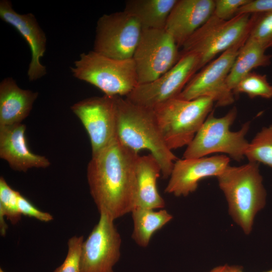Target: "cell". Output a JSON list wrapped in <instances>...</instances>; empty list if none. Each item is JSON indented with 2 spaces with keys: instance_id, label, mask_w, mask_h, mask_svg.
Wrapping results in <instances>:
<instances>
[{
  "instance_id": "8992f818",
  "label": "cell",
  "mask_w": 272,
  "mask_h": 272,
  "mask_svg": "<svg viewBox=\"0 0 272 272\" xmlns=\"http://www.w3.org/2000/svg\"><path fill=\"white\" fill-rule=\"evenodd\" d=\"M251 26V14L236 15L224 20L214 14L183 44L180 53L192 52L199 60V70L218 54L247 40Z\"/></svg>"
},
{
  "instance_id": "e0dca14e",
  "label": "cell",
  "mask_w": 272,
  "mask_h": 272,
  "mask_svg": "<svg viewBox=\"0 0 272 272\" xmlns=\"http://www.w3.org/2000/svg\"><path fill=\"white\" fill-rule=\"evenodd\" d=\"M22 123L0 126V157L14 170L27 172L32 168H46L50 166L44 156L33 153L28 148Z\"/></svg>"
},
{
  "instance_id": "ffe728a7",
  "label": "cell",
  "mask_w": 272,
  "mask_h": 272,
  "mask_svg": "<svg viewBox=\"0 0 272 272\" xmlns=\"http://www.w3.org/2000/svg\"><path fill=\"white\" fill-rule=\"evenodd\" d=\"M177 1L128 0L124 11L132 16L143 29H164Z\"/></svg>"
},
{
  "instance_id": "5bb4252c",
  "label": "cell",
  "mask_w": 272,
  "mask_h": 272,
  "mask_svg": "<svg viewBox=\"0 0 272 272\" xmlns=\"http://www.w3.org/2000/svg\"><path fill=\"white\" fill-rule=\"evenodd\" d=\"M225 155L177 159L174 163L165 192L175 196H186L196 190L199 182L218 177L229 165Z\"/></svg>"
},
{
  "instance_id": "ac0fdd59",
  "label": "cell",
  "mask_w": 272,
  "mask_h": 272,
  "mask_svg": "<svg viewBox=\"0 0 272 272\" xmlns=\"http://www.w3.org/2000/svg\"><path fill=\"white\" fill-rule=\"evenodd\" d=\"M161 174V166L154 156L151 154L139 156L135 166L136 190L134 208L153 210L165 208V201L157 188V180Z\"/></svg>"
},
{
  "instance_id": "44dd1931",
  "label": "cell",
  "mask_w": 272,
  "mask_h": 272,
  "mask_svg": "<svg viewBox=\"0 0 272 272\" xmlns=\"http://www.w3.org/2000/svg\"><path fill=\"white\" fill-rule=\"evenodd\" d=\"M253 40L247 39L240 48L227 78V84L233 91L238 83L255 68L271 63L272 55Z\"/></svg>"
},
{
  "instance_id": "7c38bea8",
  "label": "cell",
  "mask_w": 272,
  "mask_h": 272,
  "mask_svg": "<svg viewBox=\"0 0 272 272\" xmlns=\"http://www.w3.org/2000/svg\"><path fill=\"white\" fill-rule=\"evenodd\" d=\"M109 216L100 214L99 220L83 241L81 272H114L120 257L121 238Z\"/></svg>"
},
{
  "instance_id": "4dcf8cb0",
  "label": "cell",
  "mask_w": 272,
  "mask_h": 272,
  "mask_svg": "<svg viewBox=\"0 0 272 272\" xmlns=\"http://www.w3.org/2000/svg\"><path fill=\"white\" fill-rule=\"evenodd\" d=\"M208 272H229V266L228 265L218 266Z\"/></svg>"
},
{
  "instance_id": "277c9868",
  "label": "cell",
  "mask_w": 272,
  "mask_h": 272,
  "mask_svg": "<svg viewBox=\"0 0 272 272\" xmlns=\"http://www.w3.org/2000/svg\"><path fill=\"white\" fill-rule=\"evenodd\" d=\"M210 97L188 100L176 97L156 107V120L164 140L171 150L188 146L213 109Z\"/></svg>"
},
{
  "instance_id": "ba28073f",
  "label": "cell",
  "mask_w": 272,
  "mask_h": 272,
  "mask_svg": "<svg viewBox=\"0 0 272 272\" xmlns=\"http://www.w3.org/2000/svg\"><path fill=\"white\" fill-rule=\"evenodd\" d=\"M180 57L178 46L164 29H143L134 52L139 84L152 82L170 70Z\"/></svg>"
},
{
  "instance_id": "8fae6325",
  "label": "cell",
  "mask_w": 272,
  "mask_h": 272,
  "mask_svg": "<svg viewBox=\"0 0 272 272\" xmlns=\"http://www.w3.org/2000/svg\"><path fill=\"white\" fill-rule=\"evenodd\" d=\"M242 46L229 49L206 65L192 77L177 97L190 100L208 97L213 99L216 106L232 104L234 94L228 87L227 80Z\"/></svg>"
},
{
  "instance_id": "30bf717a",
  "label": "cell",
  "mask_w": 272,
  "mask_h": 272,
  "mask_svg": "<svg viewBox=\"0 0 272 272\" xmlns=\"http://www.w3.org/2000/svg\"><path fill=\"white\" fill-rule=\"evenodd\" d=\"M142 29L139 22L124 10L104 14L97 23L93 50L112 58L131 59Z\"/></svg>"
},
{
  "instance_id": "4316f807",
  "label": "cell",
  "mask_w": 272,
  "mask_h": 272,
  "mask_svg": "<svg viewBox=\"0 0 272 272\" xmlns=\"http://www.w3.org/2000/svg\"><path fill=\"white\" fill-rule=\"evenodd\" d=\"M83 241V236H74L69 239L66 257L54 272H81V255Z\"/></svg>"
},
{
  "instance_id": "cb8c5ba5",
  "label": "cell",
  "mask_w": 272,
  "mask_h": 272,
  "mask_svg": "<svg viewBox=\"0 0 272 272\" xmlns=\"http://www.w3.org/2000/svg\"><path fill=\"white\" fill-rule=\"evenodd\" d=\"M249 162L272 168V124L263 127L249 144L245 155Z\"/></svg>"
},
{
  "instance_id": "f546056e",
  "label": "cell",
  "mask_w": 272,
  "mask_h": 272,
  "mask_svg": "<svg viewBox=\"0 0 272 272\" xmlns=\"http://www.w3.org/2000/svg\"><path fill=\"white\" fill-rule=\"evenodd\" d=\"M272 12V0H250L239 9L236 15Z\"/></svg>"
},
{
  "instance_id": "5b68a950",
  "label": "cell",
  "mask_w": 272,
  "mask_h": 272,
  "mask_svg": "<svg viewBox=\"0 0 272 272\" xmlns=\"http://www.w3.org/2000/svg\"><path fill=\"white\" fill-rule=\"evenodd\" d=\"M73 76L108 96H126L139 85L132 58L118 59L94 50L80 54L71 67Z\"/></svg>"
},
{
  "instance_id": "d6a6232c",
  "label": "cell",
  "mask_w": 272,
  "mask_h": 272,
  "mask_svg": "<svg viewBox=\"0 0 272 272\" xmlns=\"http://www.w3.org/2000/svg\"><path fill=\"white\" fill-rule=\"evenodd\" d=\"M0 272H5L2 268H0Z\"/></svg>"
},
{
  "instance_id": "9a60e30c",
  "label": "cell",
  "mask_w": 272,
  "mask_h": 272,
  "mask_svg": "<svg viewBox=\"0 0 272 272\" xmlns=\"http://www.w3.org/2000/svg\"><path fill=\"white\" fill-rule=\"evenodd\" d=\"M0 17L6 23L15 28L28 43L31 52L27 75L30 81H36L47 74L45 66L41 64L46 48V37L32 13H17L8 0L0 2Z\"/></svg>"
},
{
  "instance_id": "52a82bcc",
  "label": "cell",
  "mask_w": 272,
  "mask_h": 272,
  "mask_svg": "<svg viewBox=\"0 0 272 272\" xmlns=\"http://www.w3.org/2000/svg\"><path fill=\"white\" fill-rule=\"evenodd\" d=\"M237 113L234 107L225 115L218 118L212 111L187 146L183 158H198L212 153H223L236 161L241 160L249 144L245 135L249 129L250 122L245 123L238 131L230 130Z\"/></svg>"
},
{
  "instance_id": "484cf974",
  "label": "cell",
  "mask_w": 272,
  "mask_h": 272,
  "mask_svg": "<svg viewBox=\"0 0 272 272\" xmlns=\"http://www.w3.org/2000/svg\"><path fill=\"white\" fill-rule=\"evenodd\" d=\"M247 39L265 49L272 47V12L251 14V26Z\"/></svg>"
},
{
  "instance_id": "d4e9b609",
  "label": "cell",
  "mask_w": 272,
  "mask_h": 272,
  "mask_svg": "<svg viewBox=\"0 0 272 272\" xmlns=\"http://www.w3.org/2000/svg\"><path fill=\"white\" fill-rule=\"evenodd\" d=\"M233 92L235 95L245 93L250 98L260 97L272 98V85L267 81L266 75L250 72L237 85Z\"/></svg>"
},
{
  "instance_id": "2e32d148",
  "label": "cell",
  "mask_w": 272,
  "mask_h": 272,
  "mask_svg": "<svg viewBox=\"0 0 272 272\" xmlns=\"http://www.w3.org/2000/svg\"><path fill=\"white\" fill-rule=\"evenodd\" d=\"M215 1L177 0L167 21L165 29L178 47L213 14Z\"/></svg>"
},
{
  "instance_id": "1f68e13d",
  "label": "cell",
  "mask_w": 272,
  "mask_h": 272,
  "mask_svg": "<svg viewBox=\"0 0 272 272\" xmlns=\"http://www.w3.org/2000/svg\"><path fill=\"white\" fill-rule=\"evenodd\" d=\"M229 272H243L241 266L238 265L229 266ZM264 272H272V269Z\"/></svg>"
},
{
  "instance_id": "3957f363",
  "label": "cell",
  "mask_w": 272,
  "mask_h": 272,
  "mask_svg": "<svg viewBox=\"0 0 272 272\" xmlns=\"http://www.w3.org/2000/svg\"><path fill=\"white\" fill-rule=\"evenodd\" d=\"M217 178L227 199L230 215L245 234H250L255 216L266 200L259 163L229 165Z\"/></svg>"
},
{
  "instance_id": "f1b7e54d",
  "label": "cell",
  "mask_w": 272,
  "mask_h": 272,
  "mask_svg": "<svg viewBox=\"0 0 272 272\" xmlns=\"http://www.w3.org/2000/svg\"><path fill=\"white\" fill-rule=\"evenodd\" d=\"M18 208L22 216L34 218L44 222H48L53 219L51 214L42 212L36 208L20 193L18 196Z\"/></svg>"
},
{
  "instance_id": "6da1fadb",
  "label": "cell",
  "mask_w": 272,
  "mask_h": 272,
  "mask_svg": "<svg viewBox=\"0 0 272 272\" xmlns=\"http://www.w3.org/2000/svg\"><path fill=\"white\" fill-rule=\"evenodd\" d=\"M138 153L117 137L92 155L87 168L91 196L99 214L114 220L130 213L134 206Z\"/></svg>"
},
{
  "instance_id": "83f0119b",
  "label": "cell",
  "mask_w": 272,
  "mask_h": 272,
  "mask_svg": "<svg viewBox=\"0 0 272 272\" xmlns=\"http://www.w3.org/2000/svg\"><path fill=\"white\" fill-rule=\"evenodd\" d=\"M250 0H216L213 14L217 18L228 20L236 15L240 8Z\"/></svg>"
},
{
  "instance_id": "9c48e42d",
  "label": "cell",
  "mask_w": 272,
  "mask_h": 272,
  "mask_svg": "<svg viewBox=\"0 0 272 272\" xmlns=\"http://www.w3.org/2000/svg\"><path fill=\"white\" fill-rule=\"evenodd\" d=\"M199 60L192 52L180 53L176 64L157 79L139 84L125 98L136 105L154 109L177 97L199 70Z\"/></svg>"
},
{
  "instance_id": "7402d4cb",
  "label": "cell",
  "mask_w": 272,
  "mask_h": 272,
  "mask_svg": "<svg viewBox=\"0 0 272 272\" xmlns=\"http://www.w3.org/2000/svg\"><path fill=\"white\" fill-rule=\"evenodd\" d=\"M133 224L131 238L139 246L146 247L156 232L173 218L164 209L158 210L134 208L131 213Z\"/></svg>"
},
{
  "instance_id": "4fadbf2b",
  "label": "cell",
  "mask_w": 272,
  "mask_h": 272,
  "mask_svg": "<svg viewBox=\"0 0 272 272\" xmlns=\"http://www.w3.org/2000/svg\"><path fill=\"white\" fill-rule=\"evenodd\" d=\"M71 109L86 129L92 155L108 146L116 137L114 96L92 97L74 103Z\"/></svg>"
},
{
  "instance_id": "7a4b0ae2",
  "label": "cell",
  "mask_w": 272,
  "mask_h": 272,
  "mask_svg": "<svg viewBox=\"0 0 272 272\" xmlns=\"http://www.w3.org/2000/svg\"><path fill=\"white\" fill-rule=\"evenodd\" d=\"M116 137L127 148L138 153L148 150L158 161L163 178H169L176 156L167 146L153 109L142 107L121 96H114Z\"/></svg>"
},
{
  "instance_id": "603a6c76",
  "label": "cell",
  "mask_w": 272,
  "mask_h": 272,
  "mask_svg": "<svg viewBox=\"0 0 272 272\" xmlns=\"http://www.w3.org/2000/svg\"><path fill=\"white\" fill-rule=\"evenodd\" d=\"M20 194L12 188L3 177L0 178V227L1 234L5 236L7 225L5 221L6 217L13 225L21 220L22 215L18 208V196Z\"/></svg>"
},
{
  "instance_id": "d6986e66",
  "label": "cell",
  "mask_w": 272,
  "mask_h": 272,
  "mask_svg": "<svg viewBox=\"0 0 272 272\" xmlns=\"http://www.w3.org/2000/svg\"><path fill=\"white\" fill-rule=\"evenodd\" d=\"M37 92L20 88L12 78L0 83V126L22 123L30 113Z\"/></svg>"
}]
</instances>
